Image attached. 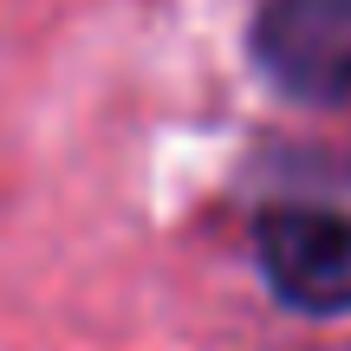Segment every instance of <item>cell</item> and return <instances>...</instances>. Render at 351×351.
Returning <instances> with one entry per match:
<instances>
[{
  "label": "cell",
  "mask_w": 351,
  "mask_h": 351,
  "mask_svg": "<svg viewBox=\"0 0 351 351\" xmlns=\"http://www.w3.org/2000/svg\"><path fill=\"white\" fill-rule=\"evenodd\" d=\"M261 274L293 313H351V208L274 202L254 228Z\"/></svg>",
  "instance_id": "1"
},
{
  "label": "cell",
  "mask_w": 351,
  "mask_h": 351,
  "mask_svg": "<svg viewBox=\"0 0 351 351\" xmlns=\"http://www.w3.org/2000/svg\"><path fill=\"white\" fill-rule=\"evenodd\" d=\"M254 65L300 104H351V0H261Z\"/></svg>",
  "instance_id": "2"
}]
</instances>
